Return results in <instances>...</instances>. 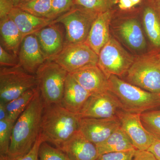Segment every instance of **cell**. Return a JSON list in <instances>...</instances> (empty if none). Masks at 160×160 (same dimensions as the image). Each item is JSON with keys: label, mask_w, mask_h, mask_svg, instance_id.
Listing matches in <instances>:
<instances>
[{"label": "cell", "mask_w": 160, "mask_h": 160, "mask_svg": "<svg viewBox=\"0 0 160 160\" xmlns=\"http://www.w3.org/2000/svg\"><path fill=\"white\" fill-rule=\"evenodd\" d=\"M44 108L38 87L34 97L14 123L8 154L10 160L22 157L33 147L41 131Z\"/></svg>", "instance_id": "obj_1"}, {"label": "cell", "mask_w": 160, "mask_h": 160, "mask_svg": "<svg viewBox=\"0 0 160 160\" xmlns=\"http://www.w3.org/2000/svg\"><path fill=\"white\" fill-rule=\"evenodd\" d=\"M81 117L61 104L44 106L40 133L45 142L61 149L63 144L79 130Z\"/></svg>", "instance_id": "obj_2"}, {"label": "cell", "mask_w": 160, "mask_h": 160, "mask_svg": "<svg viewBox=\"0 0 160 160\" xmlns=\"http://www.w3.org/2000/svg\"><path fill=\"white\" fill-rule=\"evenodd\" d=\"M109 91L115 96L122 110L142 114L160 107V94L149 92L111 75L108 78Z\"/></svg>", "instance_id": "obj_3"}, {"label": "cell", "mask_w": 160, "mask_h": 160, "mask_svg": "<svg viewBox=\"0 0 160 160\" xmlns=\"http://www.w3.org/2000/svg\"><path fill=\"white\" fill-rule=\"evenodd\" d=\"M126 82L149 92L160 94V56L152 51L140 56L126 73Z\"/></svg>", "instance_id": "obj_4"}, {"label": "cell", "mask_w": 160, "mask_h": 160, "mask_svg": "<svg viewBox=\"0 0 160 160\" xmlns=\"http://www.w3.org/2000/svg\"><path fill=\"white\" fill-rule=\"evenodd\" d=\"M69 72L53 61H46L36 73L44 106L61 104Z\"/></svg>", "instance_id": "obj_5"}, {"label": "cell", "mask_w": 160, "mask_h": 160, "mask_svg": "<svg viewBox=\"0 0 160 160\" xmlns=\"http://www.w3.org/2000/svg\"><path fill=\"white\" fill-rule=\"evenodd\" d=\"M98 14L81 6L73 5L68 11L53 20L52 24H62L64 26L65 43H84Z\"/></svg>", "instance_id": "obj_6"}, {"label": "cell", "mask_w": 160, "mask_h": 160, "mask_svg": "<svg viewBox=\"0 0 160 160\" xmlns=\"http://www.w3.org/2000/svg\"><path fill=\"white\" fill-rule=\"evenodd\" d=\"M38 86L36 75L27 72L19 65L0 68V102L6 104Z\"/></svg>", "instance_id": "obj_7"}, {"label": "cell", "mask_w": 160, "mask_h": 160, "mask_svg": "<svg viewBox=\"0 0 160 160\" xmlns=\"http://www.w3.org/2000/svg\"><path fill=\"white\" fill-rule=\"evenodd\" d=\"M135 59L117 40L111 37L99 53L97 65L107 78L120 77L126 74Z\"/></svg>", "instance_id": "obj_8"}, {"label": "cell", "mask_w": 160, "mask_h": 160, "mask_svg": "<svg viewBox=\"0 0 160 160\" xmlns=\"http://www.w3.org/2000/svg\"><path fill=\"white\" fill-rule=\"evenodd\" d=\"M98 55L86 42L65 43L64 47L51 61L69 73L87 66L97 65Z\"/></svg>", "instance_id": "obj_9"}, {"label": "cell", "mask_w": 160, "mask_h": 160, "mask_svg": "<svg viewBox=\"0 0 160 160\" xmlns=\"http://www.w3.org/2000/svg\"><path fill=\"white\" fill-rule=\"evenodd\" d=\"M117 117L119 120L121 128L129 138L135 149L148 150L156 138L143 126L141 114L121 109L118 111Z\"/></svg>", "instance_id": "obj_10"}, {"label": "cell", "mask_w": 160, "mask_h": 160, "mask_svg": "<svg viewBox=\"0 0 160 160\" xmlns=\"http://www.w3.org/2000/svg\"><path fill=\"white\" fill-rule=\"evenodd\" d=\"M121 109L117 98L108 91L92 94L78 114L81 118H109L117 117Z\"/></svg>", "instance_id": "obj_11"}, {"label": "cell", "mask_w": 160, "mask_h": 160, "mask_svg": "<svg viewBox=\"0 0 160 160\" xmlns=\"http://www.w3.org/2000/svg\"><path fill=\"white\" fill-rule=\"evenodd\" d=\"M121 124L117 117L109 118H81L79 131L95 145L105 141Z\"/></svg>", "instance_id": "obj_12"}, {"label": "cell", "mask_w": 160, "mask_h": 160, "mask_svg": "<svg viewBox=\"0 0 160 160\" xmlns=\"http://www.w3.org/2000/svg\"><path fill=\"white\" fill-rule=\"evenodd\" d=\"M18 57L19 65L27 72L34 75L40 66L47 61L35 34L29 35L24 38Z\"/></svg>", "instance_id": "obj_13"}, {"label": "cell", "mask_w": 160, "mask_h": 160, "mask_svg": "<svg viewBox=\"0 0 160 160\" xmlns=\"http://www.w3.org/2000/svg\"><path fill=\"white\" fill-rule=\"evenodd\" d=\"M35 34L47 61H51L64 47V35L58 24H50Z\"/></svg>", "instance_id": "obj_14"}, {"label": "cell", "mask_w": 160, "mask_h": 160, "mask_svg": "<svg viewBox=\"0 0 160 160\" xmlns=\"http://www.w3.org/2000/svg\"><path fill=\"white\" fill-rule=\"evenodd\" d=\"M69 73L92 94L109 91L108 78L98 65L87 66Z\"/></svg>", "instance_id": "obj_15"}, {"label": "cell", "mask_w": 160, "mask_h": 160, "mask_svg": "<svg viewBox=\"0 0 160 160\" xmlns=\"http://www.w3.org/2000/svg\"><path fill=\"white\" fill-rule=\"evenodd\" d=\"M70 160H97L98 153L96 146L79 130L61 147Z\"/></svg>", "instance_id": "obj_16"}, {"label": "cell", "mask_w": 160, "mask_h": 160, "mask_svg": "<svg viewBox=\"0 0 160 160\" xmlns=\"http://www.w3.org/2000/svg\"><path fill=\"white\" fill-rule=\"evenodd\" d=\"M113 13V10L111 9L98 15L85 42L98 55L111 37L109 26Z\"/></svg>", "instance_id": "obj_17"}, {"label": "cell", "mask_w": 160, "mask_h": 160, "mask_svg": "<svg viewBox=\"0 0 160 160\" xmlns=\"http://www.w3.org/2000/svg\"><path fill=\"white\" fill-rule=\"evenodd\" d=\"M91 95L69 73L61 104L69 111L78 114Z\"/></svg>", "instance_id": "obj_18"}, {"label": "cell", "mask_w": 160, "mask_h": 160, "mask_svg": "<svg viewBox=\"0 0 160 160\" xmlns=\"http://www.w3.org/2000/svg\"><path fill=\"white\" fill-rule=\"evenodd\" d=\"M119 35L130 49L136 51L145 49L146 46V38L139 21L129 18L121 22L118 26Z\"/></svg>", "instance_id": "obj_19"}, {"label": "cell", "mask_w": 160, "mask_h": 160, "mask_svg": "<svg viewBox=\"0 0 160 160\" xmlns=\"http://www.w3.org/2000/svg\"><path fill=\"white\" fill-rule=\"evenodd\" d=\"M9 17L15 23L24 38L35 34L46 26L52 24L53 20L47 18L38 17L14 7Z\"/></svg>", "instance_id": "obj_20"}, {"label": "cell", "mask_w": 160, "mask_h": 160, "mask_svg": "<svg viewBox=\"0 0 160 160\" xmlns=\"http://www.w3.org/2000/svg\"><path fill=\"white\" fill-rule=\"evenodd\" d=\"M143 12V23L154 52H160V11L148 3Z\"/></svg>", "instance_id": "obj_21"}, {"label": "cell", "mask_w": 160, "mask_h": 160, "mask_svg": "<svg viewBox=\"0 0 160 160\" xmlns=\"http://www.w3.org/2000/svg\"><path fill=\"white\" fill-rule=\"evenodd\" d=\"M1 43L6 50L18 54L24 37L14 22L8 16L0 19Z\"/></svg>", "instance_id": "obj_22"}, {"label": "cell", "mask_w": 160, "mask_h": 160, "mask_svg": "<svg viewBox=\"0 0 160 160\" xmlns=\"http://www.w3.org/2000/svg\"><path fill=\"white\" fill-rule=\"evenodd\" d=\"M96 146L98 156L108 152L126 151L135 149L121 126L105 141Z\"/></svg>", "instance_id": "obj_23"}, {"label": "cell", "mask_w": 160, "mask_h": 160, "mask_svg": "<svg viewBox=\"0 0 160 160\" xmlns=\"http://www.w3.org/2000/svg\"><path fill=\"white\" fill-rule=\"evenodd\" d=\"M38 86L29 89L20 97L6 104L9 119L15 122L34 97L37 91Z\"/></svg>", "instance_id": "obj_24"}, {"label": "cell", "mask_w": 160, "mask_h": 160, "mask_svg": "<svg viewBox=\"0 0 160 160\" xmlns=\"http://www.w3.org/2000/svg\"><path fill=\"white\" fill-rule=\"evenodd\" d=\"M52 0H30L16 7L38 17L47 18L51 11Z\"/></svg>", "instance_id": "obj_25"}, {"label": "cell", "mask_w": 160, "mask_h": 160, "mask_svg": "<svg viewBox=\"0 0 160 160\" xmlns=\"http://www.w3.org/2000/svg\"><path fill=\"white\" fill-rule=\"evenodd\" d=\"M141 119L146 130L160 140V109L143 112L141 114Z\"/></svg>", "instance_id": "obj_26"}, {"label": "cell", "mask_w": 160, "mask_h": 160, "mask_svg": "<svg viewBox=\"0 0 160 160\" xmlns=\"http://www.w3.org/2000/svg\"><path fill=\"white\" fill-rule=\"evenodd\" d=\"M117 2L118 0H74L73 5L81 6L99 14L112 9Z\"/></svg>", "instance_id": "obj_27"}, {"label": "cell", "mask_w": 160, "mask_h": 160, "mask_svg": "<svg viewBox=\"0 0 160 160\" xmlns=\"http://www.w3.org/2000/svg\"><path fill=\"white\" fill-rule=\"evenodd\" d=\"M15 122L7 118L0 121V155H8Z\"/></svg>", "instance_id": "obj_28"}, {"label": "cell", "mask_w": 160, "mask_h": 160, "mask_svg": "<svg viewBox=\"0 0 160 160\" xmlns=\"http://www.w3.org/2000/svg\"><path fill=\"white\" fill-rule=\"evenodd\" d=\"M39 160H70L62 150L43 142L39 150Z\"/></svg>", "instance_id": "obj_29"}, {"label": "cell", "mask_w": 160, "mask_h": 160, "mask_svg": "<svg viewBox=\"0 0 160 160\" xmlns=\"http://www.w3.org/2000/svg\"><path fill=\"white\" fill-rule=\"evenodd\" d=\"M74 0H52V8L47 18L55 20L73 6Z\"/></svg>", "instance_id": "obj_30"}, {"label": "cell", "mask_w": 160, "mask_h": 160, "mask_svg": "<svg viewBox=\"0 0 160 160\" xmlns=\"http://www.w3.org/2000/svg\"><path fill=\"white\" fill-rule=\"evenodd\" d=\"M136 150L108 152L99 156L97 160H132Z\"/></svg>", "instance_id": "obj_31"}, {"label": "cell", "mask_w": 160, "mask_h": 160, "mask_svg": "<svg viewBox=\"0 0 160 160\" xmlns=\"http://www.w3.org/2000/svg\"><path fill=\"white\" fill-rule=\"evenodd\" d=\"M19 65L18 57L11 52H8L2 45L0 46L1 67H13Z\"/></svg>", "instance_id": "obj_32"}, {"label": "cell", "mask_w": 160, "mask_h": 160, "mask_svg": "<svg viewBox=\"0 0 160 160\" xmlns=\"http://www.w3.org/2000/svg\"><path fill=\"white\" fill-rule=\"evenodd\" d=\"M45 142L41 133L36 141L33 147L26 155L15 160H39V150L40 146Z\"/></svg>", "instance_id": "obj_33"}, {"label": "cell", "mask_w": 160, "mask_h": 160, "mask_svg": "<svg viewBox=\"0 0 160 160\" xmlns=\"http://www.w3.org/2000/svg\"><path fill=\"white\" fill-rule=\"evenodd\" d=\"M14 7L12 0H0V19L8 16Z\"/></svg>", "instance_id": "obj_34"}, {"label": "cell", "mask_w": 160, "mask_h": 160, "mask_svg": "<svg viewBox=\"0 0 160 160\" xmlns=\"http://www.w3.org/2000/svg\"><path fill=\"white\" fill-rule=\"evenodd\" d=\"M132 160H158L148 150H136Z\"/></svg>", "instance_id": "obj_35"}, {"label": "cell", "mask_w": 160, "mask_h": 160, "mask_svg": "<svg viewBox=\"0 0 160 160\" xmlns=\"http://www.w3.org/2000/svg\"><path fill=\"white\" fill-rule=\"evenodd\" d=\"M142 0H119L118 7L122 10H127L141 2Z\"/></svg>", "instance_id": "obj_36"}, {"label": "cell", "mask_w": 160, "mask_h": 160, "mask_svg": "<svg viewBox=\"0 0 160 160\" xmlns=\"http://www.w3.org/2000/svg\"><path fill=\"white\" fill-rule=\"evenodd\" d=\"M148 150L154 155L158 160H160V140L156 139Z\"/></svg>", "instance_id": "obj_37"}, {"label": "cell", "mask_w": 160, "mask_h": 160, "mask_svg": "<svg viewBox=\"0 0 160 160\" xmlns=\"http://www.w3.org/2000/svg\"><path fill=\"white\" fill-rule=\"evenodd\" d=\"M8 118V112L6 103L0 102V121L6 120Z\"/></svg>", "instance_id": "obj_38"}, {"label": "cell", "mask_w": 160, "mask_h": 160, "mask_svg": "<svg viewBox=\"0 0 160 160\" xmlns=\"http://www.w3.org/2000/svg\"><path fill=\"white\" fill-rule=\"evenodd\" d=\"M148 2L157 8L160 11V0H147Z\"/></svg>", "instance_id": "obj_39"}, {"label": "cell", "mask_w": 160, "mask_h": 160, "mask_svg": "<svg viewBox=\"0 0 160 160\" xmlns=\"http://www.w3.org/2000/svg\"><path fill=\"white\" fill-rule=\"evenodd\" d=\"M30 1V0H12V2L13 3L14 7H16L20 4H23L26 2H28V1Z\"/></svg>", "instance_id": "obj_40"}, {"label": "cell", "mask_w": 160, "mask_h": 160, "mask_svg": "<svg viewBox=\"0 0 160 160\" xmlns=\"http://www.w3.org/2000/svg\"><path fill=\"white\" fill-rule=\"evenodd\" d=\"M0 160H10L8 155H0Z\"/></svg>", "instance_id": "obj_41"}, {"label": "cell", "mask_w": 160, "mask_h": 160, "mask_svg": "<svg viewBox=\"0 0 160 160\" xmlns=\"http://www.w3.org/2000/svg\"><path fill=\"white\" fill-rule=\"evenodd\" d=\"M159 55H160V52H159Z\"/></svg>", "instance_id": "obj_42"}]
</instances>
